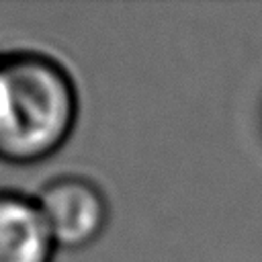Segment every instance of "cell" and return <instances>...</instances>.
<instances>
[{"label":"cell","instance_id":"obj_3","mask_svg":"<svg viewBox=\"0 0 262 262\" xmlns=\"http://www.w3.org/2000/svg\"><path fill=\"white\" fill-rule=\"evenodd\" d=\"M55 252L35 196L0 190V262H53Z\"/></svg>","mask_w":262,"mask_h":262},{"label":"cell","instance_id":"obj_2","mask_svg":"<svg viewBox=\"0 0 262 262\" xmlns=\"http://www.w3.org/2000/svg\"><path fill=\"white\" fill-rule=\"evenodd\" d=\"M45 227L57 250H84L106 229L108 199L86 176H57L35 194Z\"/></svg>","mask_w":262,"mask_h":262},{"label":"cell","instance_id":"obj_1","mask_svg":"<svg viewBox=\"0 0 262 262\" xmlns=\"http://www.w3.org/2000/svg\"><path fill=\"white\" fill-rule=\"evenodd\" d=\"M72 74L51 55H0V162L33 166L72 137L80 100Z\"/></svg>","mask_w":262,"mask_h":262}]
</instances>
